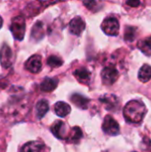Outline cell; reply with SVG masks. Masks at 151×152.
Here are the masks:
<instances>
[{"label": "cell", "mask_w": 151, "mask_h": 152, "mask_svg": "<svg viewBox=\"0 0 151 152\" xmlns=\"http://www.w3.org/2000/svg\"><path fill=\"white\" fill-rule=\"evenodd\" d=\"M13 62V56L11 48L4 45L0 50V63L3 68H9L12 65Z\"/></svg>", "instance_id": "obj_6"}, {"label": "cell", "mask_w": 151, "mask_h": 152, "mask_svg": "<svg viewBox=\"0 0 151 152\" xmlns=\"http://www.w3.org/2000/svg\"><path fill=\"white\" fill-rule=\"evenodd\" d=\"M25 29H26V24H25V20L23 19V17L17 16L12 20L11 31L14 38L18 40H22L25 35Z\"/></svg>", "instance_id": "obj_2"}, {"label": "cell", "mask_w": 151, "mask_h": 152, "mask_svg": "<svg viewBox=\"0 0 151 152\" xmlns=\"http://www.w3.org/2000/svg\"><path fill=\"white\" fill-rule=\"evenodd\" d=\"M49 110V104L45 100H40L36 106V112L38 118H42Z\"/></svg>", "instance_id": "obj_15"}, {"label": "cell", "mask_w": 151, "mask_h": 152, "mask_svg": "<svg viewBox=\"0 0 151 152\" xmlns=\"http://www.w3.org/2000/svg\"><path fill=\"white\" fill-rule=\"evenodd\" d=\"M126 4H127L128 5L132 6V7H137V6L141 4V2H140V1H136V0H134V1L130 0V1H127Z\"/></svg>", "instance_id": "obj_23"}, {"label": "cell", "mask_w": 151, "mask_h": 152, "mask_svg": "<svg viewBox=\"0 0 151 152\" xmlns=\"http://www.w3.org/2000/svg\"><path fill=\"white\" fill-rule=\"evenodd\" d=\"M58 86V80L55 78L46 77L40 85V88L44 92H52Z\"/></svg>", "instance_id": "obj_14"}, {"label": "cell", "mask_w": 151, "mask_h": 152, "mask_svg": "<svg viewBox=\"0 0 151 152\" xmlns=\"http://www.w3.org/2000/svg\"><path fill=\"white\" fill-rule=\"evenodd\" d=\"M146 113L147 109L144 103L138 100L129 102L124 109L125 118L131 123H140Z\"/></svg>", "instance_id": "obj_1"}, {"label": "cell", "mask_w": 151, "mask_h": 152, "mask_svg": "<svg viewBox=\"0 0 151 152\" xmlns=\"http://www.w3.org/2000/svg\"><path fill=\"white\" fill-rule=\"evenodd\" d=\"M136 37V28L134 27H126L125 30V40L127 42H132Z\"/></svg>", "instance_id": "obj_21"}, {"label": "cell", "mask_w": 151, "mask_h": 152, "mask_svg": "<svg viewBox=\"0 0 151 152\" xmlns=\"http://www.w3.org/2000/svg\"><path fill=\"white\" fill-rule=\"evenodd\" d=\"M74 76L79 82L84 84L88 83L91 78V73L85 68H80L76 69L74 71Z\"/></svg>", "instance_id": "obj_12"}, {"label": "cell", "mask_w": 151, "mask_h": 152, "mask_svg": "<svg viewBox=\"0 0 151 152\" xmlns=\"http://www.w3.org/2000/svg\"><path fill=\"white\" fill-rule=\"evenodd\" d=\"M0 152H2V150H1V149H0Z\"/></svg>", "instance_id": "obj_25"}, {"label": "cell", "mask_w": 151, "mask_h": 152, "mask_svg": "<svg viewBox=\"0 0 151 152\" xmlns=\"http://www.w3.org/2000/svg\"><path fill=\"white\" fill-rule=\"evenodd\" d=\"M45 145L40 142H29L26 143L20 152H45Z\"/></svg>", "instance_id": "obj_10"}, {"label": "cell", "mask_w": 151, "mask_h": 152, "mask_svg": "<svg viewBox=\"0 0 151 152\" xmlns=\"http://www.w3.org/2000/svg\"><path fill=\"white\" fill-rule=\"evenodd\" d=\"M62 63H63V61L60 57H57V56H54V55H52L47 59V64L52 68L60 67V66L62 65Z\"/></svg>", "instance_id": "obj_22"}, {"label": "cell", "mask_w": 151, "mask_h": 152, "mask_svg": "<svg viewBox=\"0 0 151 152\" xmlns=\"http://www.w3.org/2000/svg\"><path fill=\"white\" fill-rule=\"evenodd\" d=\"M52 133L53 135L59 139H65L66 138V126L62 121H57L54 123L51 128Z\"/></svg>", "instance_id": "obj_11"}, {"label": "cell", "mask_w": 151, "mask_h": 152, "mask_svg": "<svg viewBox=\"0 0 151 152\" xmlns=\"http://www.w3.org/2000/svg\"><path fill=\"white\" fill-rule=\"evenodd\" d=\"M138 47L142 50V52L147 56L151 55V37H149L145 39L139 41Z\"/></svg>", "instance_id": "obj_18"}, {"label": "cell", "mask_w": 151, "mask_h": 152, "mask_svg": "<svg viewBox=\"0 0 151 152\" xmlns=\"http://www.w3.org/2000/svg\"><path fill=\"white\" fill-rule=\"evenodd\" d=\"M85 28V23L84 20L79 16H76L74 19L71 20V21L69 23L70 32L77 36H79L84 31Z\"/></svg>", "instance_id": "obj_9"}, {"label": "cell", "mask_w": 151, "mask_h": 152, "mask_svg": "<svg viewBox=\"0 0 151 152\" xmlns=\"http://www.w3.org/2000/svg\"><path fill=\"white\" fill-rule=\"evenodd\" d=\"M54 111H55L56 115L63 118L70 113L71 108L69 104H67L63 102H59L55 103V105H54Z\"/></svg>", "instance_id": "obj_13"}, {"label": "cell", "mask_w": 151, "mask_h": 152, "mask_svg": "<svg viewBox=\"0 0 151 152\" xmlns=\"http://www.w3.org/2000/svg\"><path fill=\"white\" fill-rule=\"evenodd\" d=\"M71 102L77 106L78 108L81 109H86L88 107V103H89V100L80 94H73L71 96Z\"/></svg>", "instance_id": "obj_16"}, {"label": "cell", "mask_w": 151, "mask_h": 152, "mask_svg": "<svg viewBox=\"0 0 151 152\" xmlns=\"http://www.w3.org/2000/svg\"><path fill=\"white\" fill-rule=\"evenodd\" d=\"M102 30L109 36H116L119 32V22L115 17H109L101 24Z\"/></svg>", "instance_id": "obj_3"}, {"label": "cell", "mask_w": 151, "mask_h": 152, "mask_svg": "<svg viewBox=\"0 0 151 152\" xmlns=\"http://www.w3.org/2000/svg\"><path fill=\"white\" fill-rule=\"evenodd\" d=\"M31 36L36 40H39L44 37V24L41 21H37L32 28Z\"/></svg>", "instance_id": "obj_19"}, {"label": "cell", "mask_w": 151, "mask_h": 152, "mask_svg": "<svg viewBox=\"0 0 151 152\" xmlns=\"http://www.w3.org/2000/svg\"><path fill=\"white\" fill-rule=\"evenodd\" d=\"M138 77H139V79L143 82V83H146L148 81H150L151 79V67L148 64H145L143 65L140 71H139V74H138Z\"/></svg>", "instance_id": "obj_17"}, {"label": "cell", "mask_w": 151, "mask_h": 152, "mask_svg": "<svg viewBox=\"0 0 151 152\" xmlns=\"http://www.w3.org/2000/svg\"><path fill=\"white\" fill-rule=\"evenodd\" d=\"M25 68L32 72V73H37L42 69V59L39 55H33L31 56L25 63Z\"/></svg>", "instance_id": "obj_7"}, {"label": "cell", "mask_w": 151, "mask_h": 152, "mask_svg": "<svg viewBox=\"0 0 151 152\" xmlns=\"http://www.w3.org/2000/svg\"><path fill=\"white\" fill-rule=\"evenodd\" d=\"M118 76H119L118 71L113 66H108V67L104 68L101 72L102 82L107 86L113 85L118 78Z\"/></svg>", "instance_id": "obj_5"}, {"label": "cell", "mask_w": 151, "mask_h": 152, "mask_svg": "<svg viewBox=\"0 0 151 152\" xmlns=\"http://www.w3.org/2000/svg\"><path fill=\"white\" fill-rule=\"evenodd\" d=\"M100 102H102L108 110H115L119 105L118 98L114 94H104L100 97Z\"/></svg>", "instance_id": "obj_8"}, {"label": "cell", "mask_w": 151, "mask_h": 152, "mask_svg": "<svg viewBox=\"0 0 151 152\" xmlns=\"http://www.w3.org/2000/svg\"><path fill=\"white\" fill-rule=\"evenodd\" d=\"M82 136H83V133H82V130L80 129V127L75 126V127L72 128L71 134H70V135L68 137V142H69L77 143V142H79V140L82 138Z\"/></svg>", "instance_id": "obj_20"}, {"label": "cell", "mask_w": 151, "mask_h": 152, "mask_svg": "<svg viewBox=\"0 0 151 152\" xmlns=\"http://www.w3.org/2000/svg\"><path fill=\"white\" fill-rule=\"evenodd\" d=\"M2 25H3V19H2V18H1V16H0V28H1Z\"/></svg>", "instance_id": "obj_24"}, {"label": "cell", "mask_w": 151, "mask_h": 152, "mask_svg": "<svg viewBox=\"0 0 151 152\" xmlns=\"http://www.w3.org/2000/svg\"><path fill=\"white\" fill-rule=\"evenodd\" d=\"M102 130L109 135H117L119 134L120 128L118 123L109 115L106 116L102 124Z\"/></svg>", "instance_id": "obj_4"}]
</instances>
